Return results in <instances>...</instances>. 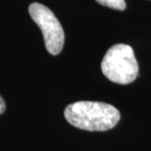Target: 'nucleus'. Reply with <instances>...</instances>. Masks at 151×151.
I'll use <instances>...</instances> for the list:
<instances>
[{"mask_svg": "<svg viewBox=\"0 0 151 151\" xmlns=\"http://www.w3.org/2000/svg\"><path fill=\"white\" fill-rule=\"evenodd\" d=\"M64 116L75 128L89 132L111 129L121 119L119 110L113 105L95 101H78L68 105Z\"/></svg>", "mask_w": 151, "mask_h": 151, "instance_id": "f257e3e1", "label": "nucleus"}, {"mask_svg": "<svg viewBox=\"0 0 151 151\" xmlns=\"http://www.w3.org/2000/svg\"><path fill=\"white\" fill-rule=\"evenodd\" d=\"M101 70L108 80L119 84H129L138 76V64L132 48L119 43L111 46L101 62Z\"/></svg>", "mask_w": 151, "mask_h": 151, "instance_id": "f03ea898", "label": "nucleus"}, {"mask_svg": "<svg viewBox=\"0 0 151 151\" xmlns=\"http://www.w3.org/2000/svg\"><path fill=\"white\" fill-rule=\"evenodd\" d=\"M32 19L41 29L46 50L51 55H58L65 43V34L59 20L49 8L35 2L29 7Z\"/></svg>", "mask_w": 151, "mask_h": 151, "instance_id": "7ed1b4c3", "label": "nucleus"}, {"mask_svg": "<svg viewBox=\"0 0 151 151\" xmlns=\"http://www.w3.org/2000/svg\"><path fill=\"white\" fill-rule=\"evenodd\" d=\"M95 1L108 8L114 9V10L124 11L127 7L126 0H95Z\"/></svg>", "mask_w": 151, "mask_h": 151, "instance_id": "20e7f679", "label": "nucleus"}, {"mask_svg": "<svg viewBox=\"0 0 151 151\" xmlns=\"http://www.w3.org/2000/svg\"><path fill=\"white\" fill-rule=\"evenodd\" d=\"M5 109H6V104H5V101H4V99L2 98V96L0 95V115L4 113Z\"/></svg>", "mask_w": 151, "mask_h": 151, "instance_id": "39448f33", "label": "nucleus"}]
</instances>
